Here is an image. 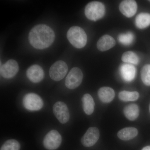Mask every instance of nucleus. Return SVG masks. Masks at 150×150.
I'll return each mask as SVG.
<instances>
[{
    "label": "nucleus",
    "instance_id": "21",
    "mask_svg": "<svg viewBox=\"0 0 150 150\" xmlns=\"http://www.w3.org/2000/svg\"><path fill=\"white\" fill-rule=\"evenodd\" d=\"M122 61L125 63H130L134 65L139 64V59L137 54L132 51H127L123 53L122 56Z\"/></svg>",
    "mask_w": 150,
    "mask_h": 150
},
{
    "label": "nucleus",
    "instance_id": "8",
    "mask_svg": "<svg viewBox=\"0 0 150 150\" xmlns=\"http://www.w3.org/2000/svg\"><path fill=\"white\" fill-rule=\"evenodd\" d=\"M53 112L56 118L62 124L67 123L70 118L69 112L64 103L59 101L53 106Z\"/></svg>",
    "mask_w": 150,
    "mask_h": 150
},
{
    "label": "nucleus",
    "instance_id": "3",
    "mask_svg": "<svg viewBox=\"0 0 150 150\" xmlns=\"http://www.w3.org/2000/svg\"><path fill=\"white\" fill-rule=\"evenodd\" d=\"M105 7L100 2L93 1L87 5L85 14L88 19L97 21L102 18L105 13Z\"/></svg>",
    "mask_w": 150,
    "mask_h": 150
},
{
    "label": "nucleus",
    "instance_id": "2",
    "mask_svg": "<svg viewBox=\"0 0 150 150\" xmlns=\"http://www.w3.org/2000/svg\"><path fill=\"white\" fill-rule=\"evenodd\" d=\"M67 36L70 43L75 48H81L86 44V34L84 30L79 26L71 27L67 32Z\"/></svg>",
    "mask_w": 150,
    "mask_h": 150
},
{
    "label": "nucleus",
    "instance_id": "23",
    "mask_svg": "<svg viewBox=\"0 0 150 150\" xmlns=\"http://www.w3.org/2000/svg\"><path fill=\"white\" fill-rule=\"evenodd\" d=\"M134 36L131 32H128L120 34L118 36V41L123 45H129L133 43Z\"/></svg>",
    "mask_w": 150,
    "mask_h": 150
},
{
    "label": "nucleus",
    "instance_id": "17",
    "mask_svg": "<svg viewBox=\"0 0 150 150\" xmlns=\"http://www.w3.org/2000/svg\"><path fill=\"white\" fill-rule=\"evenodd\" d=\"M123 112L126 118L130 121L136 120L139 114V109L137 104H130L124 108Z\"/></svg>",
    "mask_w": 150,
    "mask_h": 150
},
{
    "label": "nucleus",
    "instance_id": "26",
    "mask_svg": "<svg viewBox=\"0 0 150 150\" xmlns=\"http://www.w3.org/2000/svg\"><path fill=\"white\" fill-rule=\"evenodd\" d=\"M149 111L150 112V106H149Z\"/></svg>",
    "mask_w": 150,
    "mask_h": 150
},
{
    "label": "nucleus",
    "instance_id": "15",
    "mask_svg": "<svg viewBox=\"0 0 150 150\" xmlns=\"http://www.w3.org/2000/svg\"><path fill=\"white\" fill-rule=\"evenodd\" d=\"M98 94L100 100L105 103L111 102L115 97L114 90L108 87H103L100 88Z\"/></svg>",
    "mask_w": 150,
    "mask_h": 150
},
{
    "label": "nucleus",
    "instance_id": "6",
    "mask_svg": "<svg viewBox=\"0 0 150 150\" xmlns=\"http://www.w3.org/2000/svg\"><path fill=\"white\" fill-rule=\"evenodd\" d=\"M23 104L27 110L31 111L40 110L43 106V101L39 96L34 93H29L25 96Z\"/></svg>",
    "mask_w": 150,
    "mask_h": 150
},
{
    "label": "nucleus",
    "instance_id": "4",
    "mask_svg": "<svg viewBox=\"0 0 150 150\" xmlns=\"http://www.w3.org/2000/svg\"><path fill=\"white\" fill-rule=\"evenodd\" d=\"M83 74L81 70L74 67L70 71L66 78L65 85L67 88L74 89L77 88L81 83Z\"/></svg>",
    "mask_w": 150,
    "mask_h": 150
},
{
    "label": "nucleus",
    "instance_id": "16",
    "mask_svg": "<svg viewBox=\"0 0 150 150\" xmlns=\"http://www.w3.org/2000/svg\"><path fill=\"white\" fill-rule=\"evenodd\" d=\"M138 134V130L134 127H127L118 131V137L123 141H129L135 138Z\"/></svg>",
    "mask_w": 150,
    "mask_h": 150
},
{
    "label": "nucleus",
    "instance_id": "9",
    "mask_svg": "<svg viewBox=\"0 0 150 150\" xmlns=\"http://www.w3.org/2000/svg\"><path fill=\"white\" fill-rule=\"evenodd\" d=\"M99 131L96 127H91L81 138V142L84 146L88 147L96 144L99 138Z\"/></svg>",
    "mask_w": 150,
    "mask_h": 150
},
{
    "label": "nucleus",
    "instance_id": "27",
    "mask_svg": "<svg viewBox=\"0 0 150 150\" xmlns=\"http://www.w3.org/2000/svg\"><path fill=\"white\" fill-rule=\"evenodd\" d=\"M149 1L150 2V1Z\"/></svg>",
    "mask_w": 150,
    "mask_h": 150
},
{
    "label": "nucleus",
    "instance_id": "20",
    "mask_svg": "<svg viewBox=\"0 0 150 150\" xmlns=\"http://www.w3.org/2000/svg\"><path fill=\"white\" fill-rule=\"evenodd\" d=\"M119 99L123 101H136L139 97V94L137 91H123L118 94Z\"/></svg>",
    "mask_w": 150,
    "mask_h": 150
},
{
    "label": "nucleus",
    "instance_id": "12",
    "mask_svg": "<svg viewBox=\"0 0 150 150\" xmlns=\"http://www.w3.org/2000/svg\"><path fill=\"white\" fill-rule=\"evenodd\" d=\"M26 75L30 81L34 83H37L43 79L44 71L40 66L37 65H33L28 69Z\"/></svg>",
    "mask_w": 150,
    "mask_h": 150
},
{
    "label": "nucleus",
    "instance_id": "22",
    "mask_svg": "<svg viewBox=\"0 0 150 150\" xmlns=\"http://www.w3.org/2000/svg\"><path fill=\"white\" fill-rule=\"evenodd\" d=\"M20 144L16 140L10 139L6 141L1 147L0 150H19Z\"/></svg>",
    "mask_w": 150,
    "mask_h": 150
},
{
    "label": "nucleus",
    "instance_id": "13",
    "mask_svg": "<svg viewBox=\"0 0 150 150\" xmlns=\"http://www.w3.org/2000/svg\"><path fill=\"white\" fill-rule=\"evenodd\" d=\"M136 68L129 64H123L120 68V72L122 78L127 82L131 81L135 79L136 74Z\"/></svg>",
    "mask_w": 150,
    "mask_h": 150
},
{
    "label": "nucleus",
    "instance_id": "14",
    "mask_svg": "<svg viewBox=\"0 0 150 150\" xmlns=\"http://www.w3.org/2000/svg\"><path fill=\"white\" fill-rule=\"evenodd\" d=\"M115 39L110 35H105L102 36L97 43V47L99 51H105L109 50L115 45Z\"/></svg>",
    "mask_w": 150,
    "mask_h": 150
},
{
    "label": "nucleus",
    "instance_id": "24",
    "mask_svg": "<svg viewBox=\"0 0 150 150\" xmlns=\"http://www.w3.org/2000/svg\"><path fill=\"white\" fill-rule=\"evenodd\" d=\"M141 78L145 85L150 86V65H146L141 71Z\"/></svg>",
    "mask_w": 150,
    "mask_h": 150
},
{
    "label": "nucleus",
    "instance_id": "19",
    "mask_svg": "<svg viewBox=\"0 0 150 150\" xmlns=\"http://www.w3.org/2000/svg\"><path fill=\"white\" fill-rule=\"evenodd\" d=\"M136 26L140 29H144L150 25V14L142 13L137 16L135 20Z\"/></svg>",
    "mask_w": 150,
    "mask_h": 150
},
{
    "label": "nucleus",
    "instance_id": "11",
    "mask_svg": "<svg viewBox=\"0 0 150 150\" xmlns=\"http://www.w3.org/2000/svg\"><path fill=\"white\" fill-rule=\"evenodd\" d=\"M119 10L123 15L128 18L134 16L137 10V4L134 0H125L120 4Z\"/></svg>",
    "mask_w": 150,
    "mask_h": 150
},
{
    "label": "nucleus",
    "instance_id": "10",
    "mask_svg": "<svg viewBox=\"0 0 150 150\" xmlns=\"http://www.w3.org/2000/svg\"><path fill=\"white\" fill-rule=\"evenodd\" d=\"M19 67L16 61L9 60L2 66H1V75L6 79L13 77L18 72Z\"/></svg>",
    "mask_w": 150,
    "mask_h": 150
},
{
    "label": "nucleus",
    "instance_id": "5",
    "mask_svg": "<svg viewBox=\"0 0 150 150\" xmlns=\"http://www.w3.org/2000/svg\"><path fill=\"white\" fill-rule=\"evenodd\" d=\"M68 70V66L64 62L58 61L53 64L50 68L49 75L53 80L58 81L64 78Z\"/></svg>",
    "mask_w": 150,
    "mask_h": 150
},
{
    "label": "nucleus",
    "instance_id": "1",
    "mask_svg": "<svg viewBox=\"0 0 150 150\" xmlns=\"http://www.w3.org/2000/svg\"><path fill=\"white\" fill-rule=\"evenodd\" d=\"M55 35L54 30L46 25H38L29 33L28 39L33 47L36 49L48 48L54 42Z\"/></svg>",
    "mask_w": 150,
    "mask_h": 150
},
{
    "label": "nucleus",
    "instance_id": "18",
    "mask_svg": "<svg viewBox=\"0 0 150 150\" xmlns=\"http://www.w3.org/2000/svg\"><path fill=\"white\" fill-rule=\"evenodd\" d=\"M82 100L85 112L87 115H91L93 112L95 107V103L92 97L89 94H86L83 97Z\"/></svg>",
    "mask_w": 150,
    "mask_h": 150
},
{
    "label": "nucleus",
    "instance_id": "25",
    "mask_svg": "<svg viewBox=\"0 0 150 150\" xmlns=\"http://www.w3.org/2000/svg\"><path fill=\"white\" fill-rule=\"evenodd\" d=\"M142 150H150V146L145 147Z\"/></svg>",
    "mask_w": 150,
    "mask_h": 150
},
{
    "label": "nucleus",
    "instance_id": "7",
    "mask_svg": "<svg viewBox=\"0 0 150 150\" xmlns=\"http://www.w3.org/2000/svg\"><path fill=\"white\" fill-rule=\"evenodd\" d=\"M62 137L58 131L53 130L46 134L43 140L44 147L48 150H54L60 146Z\"/></svg>",
    "mask_w": 150,
    "mask_h": 150
}]
</instances>
